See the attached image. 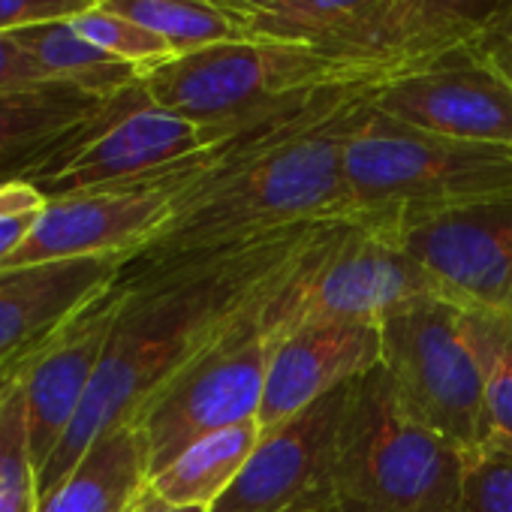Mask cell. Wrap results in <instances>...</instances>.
Wrapping results in <instances>:
<instances>
[{"instance_id":"obj_6","label":"cell","mask_w":512,"mask_h":512,"mask_svg":"<svg viewBox=\"0 0 512 512\" xmlns=\"http://www.w3.org/2000/svg\"><path fill=\"white\" fill-rule=\"evenodd\" d=\"M344 175L359 211L413 220L512 196V148L422 133L371 109L347 139Z\"/></svg>"},{"instance_id":"obj_19","label":"cell","mask_w":512,"mask_h":512,"mask_svg":"<svg viewBox=\"0 0 512 512\" xmlns=\"http://www.w3.org/2000/svg\"><path fill=\"white\" fill-rule=\"evenodd\" d=\"M103 100L55 79L0 94V181L25 178Z\"/></svg>"},{"instance_id":"obj_13","label":"cell","mask_w":512,"mask_h":512,"mask_svg":"<svg viewBox=\"0 0 512 512\" xmlns=\"http://www.w3.org/2000/svg\"><path fill=\"white\" fill-rule=\"evenodd\" d=\"M374 109L422 133L512 148V82L485 49L386 79Z\"/></svg>"},{"instance_id":"obj_4","label":"cell","mask_w":512,"mask_h":512,"mask_svg":"<svg viewBox=\"0 0 512 512\" xmlns=\"http://www.w3.org/2000/svg\"><path fill=\"white\" fill-rule=\"evenodd\" d=\"M464 455L413 419L383 368H374L350 392L329 473V512H458Z\"/></svg>"},{"instance_id":"obj_23","label":"cell","mask_w":512,"mask_h":512,"mask_svg":"<svg viewBox=\"0 0 512 512\" xmlns=\"http://www.w3.org/2000/svg\"><path fill=\"white\" fill-rule=\"evenodd\" d=\"M37 464L28 437L25 377L19 368L0 374V512H37Z\"/></svg>"},{"instance_id":"obj_25","label":"cell","mask_w":512,"mask_h":512,"mask_svg":"<svg viewBox=\"0 0 512 512\" xmlns=\"http://www.w3.org/2000/svg\"><path fill=\"white\" fill-rule=\"evenodd\" d=\"M470 326L485 371V446L512 452V317L470 311Z\"/></svg>"},{"instance_id":"obj_31","label":"cell","mask_w":512,"mask_h":512,"mask_svg":"<svg viewBox=\"0 0 512 512\" xmlns=\"http://www.w3.org/2000/svg\"><path fill=\"white\" fill-rule=\"evenodd\" d=\"M479 49H485L488 55H491V61L506 73V79L512 82V25L509 28H503L497 37H491L485 46H479Z\"/></svg>"},{"instance_id":"obj_29","label":"cell","mask_w":512,"mask_h":512,"mask_svg":"<svg viewBox=\"0 0 512 512\" xmlns=\"http://www.w3.org/2000/svg\"><path fill=\"white\" fill-rule=\"evenodd\" d=\"M100 4L103 0H0V34H16L46 22H73Z\"/></svg>"},{"instance_id":"obj_28","label":"cell","mask_w":512,"mask_h":512,"mask_svg":"<svg viewBox=\"0 0 512 512\" xmlns=\"http://www.w3.org/2000/svg\"><path fill=\"white\" fill-rule=\"evenodd\" d=\"M46 202L49 199L25 178L0 181V269L28 241Z\"/></svg>"},{"instance_id":"obj_11","label":"cell","mask_w":512,"mask_h":512,"mask_svg":"<svg viewBox=\"0 0 512 512\" xmlns=\"http://www.w3.org/2000/svg\"><path fill=\"white\" fill-rule=\"evenodd\" d=\"M512 25V0H380L320 49L365 70L401 76L479 49Z\"/></svg>"},{"instance_id":"obj_20","label":"cell","mask_w":512,"mask_h":512,"mask_svg":"<svg viewBox=\"0 0 512 512\" xmlns=\"http://www.w3.org/2000/svg\"><path fill=\"white\" fill-rule=\"evenodd\" d=\"M260 434V419L211 431L184 446L169 464L157 467L148 479V488L175 506L211 512V506L229 491V485L244 470L250 452L260 443Z\"/></svg>"},{"instance_id":"obj_3","label":"cell","mask_w":512,"mask_h":512,"mask_svg":"<svg viewBox=\"0 0 512 512\" xmlns=\"http://www.w3.org/2000/svg\"><path fill=\"white\" fill-rule=\"evenodd\" d=\"M398 217L359 211L317 226L290 272L263 299L266 335L308 323H374L401 305L440 296L404 250Z\"/></svg>"},{"instance_id":"obj_15","label":"cell","mask_w":512,"mask_h":512,"mask_svg":"<svg viewBox=\"0 0 512 512\" xmlns=\"http://www.w3.org/2000/svg\"><path fill=\"white\" fill-rule=\"evenodd\" d=\"M121 302H124V281H118L97 302H91L34 356L16 365L25 377L28 437H31L37 476L55 455L58 443L64 440V434L70 431V425L76 422L85 404L109 332L118 320Z\"/></svg>"},{"instance_id":"obj_17","label":"cell","mask_w":512,"mask_h":512,"mask_svg":"<svg viewBox=\"0 0 512 512\" xmlns=\"http://www.w3.org/2000/svg\"><path fill=\"white\" fill-rule=\"evenodd\" d=\"M118 256L61 260L28 269H0V374L22 365L121 275Z\"/></svg>"},{"instance_id":"obj_26","label":"cell","mask_w":512,"mask_h":512,"mask_svg":"<svg viewBox=\"0 0 512 512\" xmlns=\"http://www.w3.org/2000/svg\"><path fill=\"white\" fill-rule=\"evenodd\" d=\"M73 28H76L85 40H91L94 46H100L103 52H109V55H115V58L133 64L139 73H145V70H151V67H157V64L175 58V52H172L157 34L145 31L142 25L124 19V16H118V13L103 10V7L76 16V19H73Z\"/></svg>"},{"instance_id":"obj_27","label":"cell","mask_w":512,"mask_h":512,"mask_svg":"<svg viewBox=\"0 0 512 512\" xmlns=\"http://www.w3.org/2000/svg\"><path fill=\"white\" fill-rule=\"evenodd\" d=\"M458 512H512V452L485 446L464 455Z\"/></svg>"},{"instance_id":"obj_10","label":"cell","mask_w":512,"mask_h":512,"mask_svg":"<svg viewBox=\"0 0 512 512\" xmlns=\"http://www.w3.org/2000/svg\"><path fill=\"white\" fill-rule=\"evenodd\" d=\"M211 151L214 145L166 172L139 181L52 196L34 232L10 256L4 269L91 260V256H118L130 263L172 220L181 193L202 175Z\"/></svg>"},{"instance_id":"obj_7","label":"cell","mask_w":512,"mask_h":512,"mask_svg":"<svg viewBox=\"0 0 512 512\" xmlns=\"http://www.w3.org/2000/svg\"><path fill=\"white\" fill-rule=\"evenodd\" d=\"M380 368L413 419L461 452L485 449V371L467 308L422 296L383 317Z\"/></svg>"},{"instance_id":"obj_32","label":"cell","mask_w":512,"mask_h":512,"mask_svg":"<svg viewBox=\"0 0 512 512\" xmlns=\"http://www.w3.org/2000/svg\"><path fill=\"white\" fill-rule=\"evenodd\" d=\"M133 512H208V509H190V506H175V503H169V500H163V497H157L151 488L142 494V500L136 503V509Z\"/></svg>"},{"instance_id":"obj_22","label":"cell","mask_w":512,"mask_h":512,"mask_svg":"<svg viewBox=\"0 0 512 512\" xmlns=\"http://www.w3.org/2000/svg\"><path fill=\"white\" fill-rule=\"evenodd\" d=\"M100 7L157 34L175 55L247 37L244 13L229 0H103Z\"/></svg>"},{"instance_id":"obj_12","label":"cell","mask_w":512,"mask_h":512,"mask_svg":"<svg viewBox=\"0 0 512 512\" xmlns=\"http://www.w3.org/2000/svg\"><path fill=\"white\" fill-rule=\"evenodd\" d=\"M398 235L440 296L512 317V196L401 220Z\"/></svg>"},{"instance_id":"obj_1","label":"cell","mask_w":512,"mask_h":512,"mask_svg":"<svg viewBox=\"0 0 512 512\" xmlns=\"http://www.w3.org/2000/svg\"><path fill=\"white\" fill-rule=\"evenodd\" d=\"M386 79L392 76L326 85L223 136L181 193L172 220L124 272L199 260L359 214L344 148Z\"/></svg>"},{"instance_id":"obj_14","label":"cell","mask_w":512,"mask_h":512,"mask_svg":"<svg viewBox=\"0 0 512 512\" xmlns=\"http://www.w3.org/2000/svg\"><path fill=\"white\" fill-rule=\"evenodd\" d=\"M353 383L263 428L244 470L211 512H329V473Z\"/></svg>"},{"instance_id":"obj_5","label":"cell","mask_w":512,"mask_h":512,"mask_svg":"<svg viewBox=\"0 0 512 512\" xmlns=\"http://www.w3.org/2000/svg\"><path fill=\"white\" fill-rule=\"evenodd\" d=\"M389 76L308 43L244 37L175 55L142 73L151 100L211 133H235L326 85Z\"/></svg>"},{"instance_id":"obj_18","label":"cell","mask_w":512,"mask_h":512,"mask_svg":"<svg viewBox=\"0 0 512 512\" xmlns=\"http://www.w3.org/2000/svg\"><path fill=\"white\" fill-rule=\"evenodd\" d=\"M151 479L139 422L118 425L88 446L76 467L40 497L37 512H133Z\"/></svg>"},{"instance_id":"obj_2","label":"cell","mask_w":512,"mask_h":512,"mask_svg":"<svg viewBox=\"0 0 512 512\" xmlns=\"http://www.w3.org/2000/svg\"><path fill=\"white\" fill-rule=\"evenodd\" d=\"M317 226L199 260L124 272L118 320L76 422L37 476L40 497L76 467L94 440L136 422L148 401L223 326L278 284Z\"/></svg>"},{"instance_id":"obj_33","label":"cell","mask_w":512,"mask_h":512,"mask_svg":"<svg viewBox=\"0 0 512 512\" xmlns=\"http://www.w3.org/2000/svg\"><path fill=\"white\" fill-rule=\"evenodd\" d=\"M232 7H238L241 13H260V10H269L275 4H281V0H229Z\"/></svg>"},{"instance_id":"obj_9","label":"cell","mask_w":512,"mask_h":512,"mask_svg":"<svg viewBox=\"0 0 512 512\" xmlns=\"http://www.w3.org/2000/svg\"><path fill=\"white\" fill-rule=\"evenodd\" d=\"M269 290L223 326L139 413L151 473L211 431L260 419L269 365L263 299Z\"/></svg>"},{"instance_id":"obj_30","label":"cell","mask_w":512,"mask_h":512,"mask_svg":"<svg viewBox=\"0 0 512 512\" xmlns=\"http://www.w3.org/2000/svg\"><path fill=\"white\" fill-rule=\"evenodd\" d=\"M40 82H52V79H46V73L16 43L13 34H0V94L31 88V85H40Z\"/></svg>"},{"instance_id":"obj_21","label":"cell","mask_w":512,"mask_h":512,"mask_svg":"<svg viewBox=\"0 0 512 512\" xmlns=\"http://www.w3.org/2000/svg\"><path fill=\"white\" fill-rule=\"evenodd\" d=\"M13 37L37 61L46 79L70 82L94 97H112L142 79V73L133 64L85 40L73 28V22H46L22 28Z\"/></svg>"},{"instance_id":"obj_8","label":"cell","mask_w":512,"mask_h":512,"mask_svg":"<svg viewBox=\"0 0 512 512\" xmlns=\"http://www.w3.org/2000/svg\"><path fill=\"white\" fill-rule=\"evenodd\" d=\"M229 136V133H226ZM223 136L157 106L142 79L106 97L25 175L46 199L166 172Z\"/></svg>"},{"instance_id":"obj_16","label":"cell","mask_w":512,"mask_h":512,"mask_svg":"<svg viewBox=\"0 0 512 512\" xmlns=\"http://www.w3.org/2000/svg\"><path fill=\"white\" fill-rule=\"evenodd\" d=\"M380 368V326L308 323L269 338L260 425L272 428Z\"/></svg>"},{"instance_id":"obj_24","label":"cell","mask_w":512,"mask_h":512,"mask_svg":"<svg viewBox=\"0 0 512 512\" xmlns=\"http://www.w3.org/2000/svg\"><path fill=\"white\" fill-rule=\"evenodd\" d=\"M377 4L380 0H281L269 10L244 13V25L247 37L320 46L332 34L359 22Z\"/></svg>"}]
</instances>
